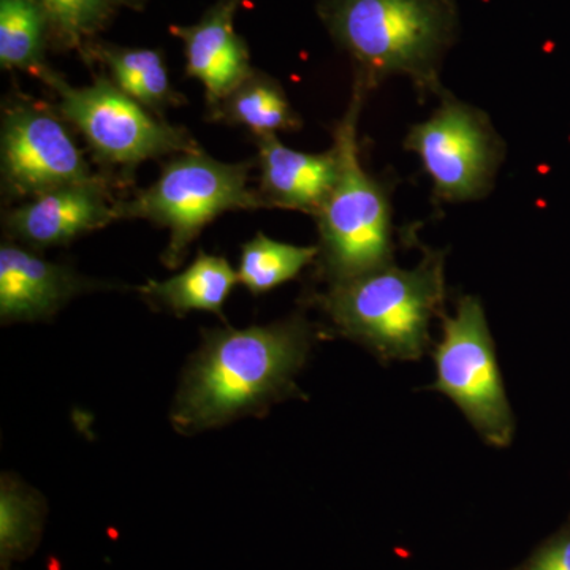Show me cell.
Returning <instances> with one entry per match:
<instances>
[{
  "label": "cell",
  "instance_id": "2",
  "mask_svg": "<svg viewBox=\"0 0 570 570\" xmlns=\"http://www.w3.org/2000/svg\"><path fill=\"white\" fill-rule=\"evenodd\" d=\"M318 14L367 92L390 77L444 92L439 71L459 33L455 0H322Z\"/></svg>",
  "mask_w": 570,
  "mask_h": 570
},
{
  "label": "cell",
  "instance_id": "19",
  "mask_svg": "<svg viewBox=\"0 0 570 570\" xmlns=\"http://www.w3.org/2000/svg\"><path fill=\"white\" fill-rule=\"evenodd\" d=\"M45 501L13 474L0 482V551L2 560H18L31 553L43 527Z\"/></svg>",
  "mask_w": 570,
  "mask_h": 570
},
{
  "label": "cell",
  "instance_id": "15",
  "mask_svg": "<svg viewBox=\"0 0 570 570\" xmlns=\"http://www.w3.org/2000/svg\"><path fill=\"white\" fill-rule=\"evenodd\" d=\"M88 59L104 63L111 81L154 115L164 118L167 108L183 102L168 78L163 52L151 48L119 47L111 43H89Z\"/></svg>",
  "mask_w": 570,
  "mask_h": 570
},
{
  "label": "cell",
  "instance_id": "22",
  "mask_svg": "<svg viewBox=\"0 0 570 570\" xmlns=\"http://www.w3.org/2000/svg\"><path fill=\"white\" fill-rule=\"evenodd\" d=\"M112 2L121 3V6L130 7V9H141L145 0H112Z\"/></svg>",
  "mask_w": 570,
  "mask_h": 570
},
{
  "label": "cell",
  "instance_id": "6",
  "mask_svg": "<svg viewBox=\"0 0 570 570\" xmlns=\"http://www.w3.org/2000/svg\"><path fill=\"white\" fill-rule=\"evenodd\" d=\"M36 78L55 92L56 110L82 135L100 165L134 171L145 160L200 149L186 129L165 122L121 91L111 78L97 77L92 85L71 86L48 66Z\"/></svg>",
  "mask_w": 570,
  "mask_h": 570
},
{
  "label": "cell",
  "instance_id": "3",
  "mask_svg": "<svg viewBox=\"0 0 570 570\" xmlns=\"http://www.w3.org/2000/svg\"><path fill=\"white\" fill-rule=\"evenodd\" d=\"M444 255L428 253L415 268L387 265L318 296L337 335L385 360H417L430 344V325L444 306Z\"/></svg>",
  "mask_w": 570,
  "mask_h": 570
},
{
  "label": "cell",
  "instance_id": "10",
  "mask_svg": "<svg viewBox=\"0 0 570 570\" xmlns=\"http://www.w3.org/2000/svg\"><path fill=\"white\" fill-rule=\"evenodd\" d=\"M110 184L61 187L32 197L3 216L10 239L31 249L69 245L115 223Z\"/></svg>",
  "mask_w": 570,
  "mask_h": 570
},
{
  "label": "cell",
  "instance_id": "11",
  "mask_svg": "<svg viewBox=\"0 0 570 570\" xmlns=\"http://www.w3.org/2000/svg\"><path fill=\"white\" fill-rule=\"evenodd\" d=\"M108 287L82 277L70 266L45 261L31 247L0 246V318L2 324L51 318L75 296Z\"/></svg>",
  "mask_w": 570,
  "mask_h": 570
},
{
  "label": "cell",
  "instance_id": "8",
  "mask_svg": "<svg viewBox=\"0 0 570 570\" xmlns=\"http://www.w3.org/2000/svg\"><path fill=\"white\" fill-rule=\"evenodd\" d=\"M404 146L419 156L438 200L475 202L493 189L504 142L489 115L444 92L426 121L409 130Z\"/></svg>",
  "mask_w": 570,
  "mask_h": 570
},
{
  "label": "cell",
  "instance_id": "21",
  "mask_svg": "<svg viewBox=\"0 0 570 570\" xmlns=\"http://www.w3.org/2000/svg\"><path fill=\"white\" fill-rule=\"evenodd\" d=\"M528 570H570V534L560 535L532 558Z\"/></svg>",
  "mask_w": 570,
  "mask_h": 570
},
{
  "label": "cell",
  "instance_id": "16",
  "mask_svg": "<svg viewBox=\"0 0 570 570\" xmlns=\"http://www.w3.org/2000/svg\"><path fill=\"white\" fill-rule=\"evenodd\" d=\"M212 118L217 121L243 126L255 137L292 132L302 127V119L294 110L283 86L264 73L254 70L253 75L239 88H236Z\"/></svg>",
  "mask_w": 570,
  "mask_h": 570
},
{
  "label": "cell",
  "instance_id": "7",
  "mask_svg": "<svg viewBox=\"0 0 570 570\" xmlns=\"http://www.w3.org/2000/svg\"><path fill=\"white\" fill-rule=\"evenodd\" d=\"M436 382L461 409L474 430L494 448H508L515 431L489 322L475 296H463L453 317L444 318L442 340L434 352Z\"/></svg>",
  "mask_w": 570,
  "mask_h": 570
},
{
  "label": "cell",
  "instance_id": "20",
  "mask_svg": "<svg viewBox=\"0 0 570 570\" xmlns=\"http://www.w3.org/2000/svg\"><path fill=\"white\" fill-rule=\"evenodd\" d=\"M50 31V43L62 50H80L107 28L112 0H37Z\"/></svg>",
  "mask_w": 570,
  "mask_h": 570
},
{
  "label": "cell",
  "instance_id": "5",
  "mask_svg": "<svg viewBox=\"0 0 570 570\" xmlns=\"http://www.w3.org/2000/svg\"><path fill=\"white\" fill-rule=\"evenodd\" d=\"M250 167V163H220L202 148L178 154L163 165L151 186L130 200L116 202V220L145 219L168 228L163 262L167 268H178L202 230L220 214L266 208L258 190L249 187Z\"/></svg>",
  "mask_w": 570,
  "mask_h": 570
},
{
  "label": "cell",
  "instance_id": "1",
  "mask_svg": "<svg viewBox=\"0 0 570 570\" xmlns=\"http://www.w3.org/2000/svg\"><path fill=\"white\" fill-rule=\"evenodd\" d=\"M313 333L299 314L268 325L206 330L184 370L171 425L181 434L202 433L258 417L277 401L298 396L295 376L313 347Z\"/></svg>",
  "mask_w": 570,
  "mask_h": 570
},
{
  "label": "cell",
  "instance_id": "13",
  "mask_svg": "<svg viewBox=\"0 0 570 570\" xmlns=\"http://www.w3.org/2000/svg\"><path fill=\"white\" fill-rule=\"evenodd\" d=\"M261 167L258 194L266 208L294 209L316 216L337 174L335 149L322 154L295 151L277 135L255 137Z\"/></svg>",
  "mask_w": 570,
  "mask_h": 570
},
{
  "label": "cell",
  "instance_id": "9",
  "mask_svg": "<svg viewBox=\"0 0 570 570\" xmlns=\"http://www.w3.org/2000/svg\"><path fill=\"white\" fill-rule=\"evenodd\" d=\"M58 110L17 94L3 104L0 168L3 190L17 198L108 183L91 165L66 127Z\"/></svg>",
  "mask_w": 570,
  "mask_h": 570
},
{
  "label": "cell",
  "instance_id": "12",
  "mask_svg": "<svg viewBox=\"0 0 570 570\" xmlns=\"http://www.w3.org/2000/svg\"><path fill=\"white\" fill-rule=\"evenodd\" d=\"M239 0H219L193 26L170 29L184 45L187 77L205 88L209 112L253 75L249 48L235 29Z\"/></svg>",
  "mask_w": 570,
  "mask_h": 570
},
{
  "label": "cell",
  "instance_id": "4",
  "mask_svg": "<svg viewBox=\"0 0 570 570\" xmlns=\"http://www.w3.org/2000/svg\"><path fill=\"white\" fill-rule=\"evenodd\" d=\"M366 89L354 82L346 115L335 127V184L316 214L318 264L330 284L393 264L392 205L387 187L360 159L358 119Z\"/></svg>",
  "mask_w": 570,
  "mask_h": 570
},
{
  "label": "cell",
  "instance_id": "17",
  "mask_svg": "<svg viewBox=\"0 0 570 570\" xmlns=\"http://www.w3.org/2000/svg\"><path fill=\"white\" fill-rule=\"evenodd\" d=\"M47 18L37 0H0V66L37 77L47 67Z\"/></svg>",
  "mask_w": 570,
  "mask_h": 570
},
{
  "label": "cell",
  "instance_id": "14",
  "mask_svg": "<svg viewBox=\"0 0 570 570\" xmlns=\"http://www.w3.org/2000/svg\"><path fill=\"white\" fill-rule=\"evenodd\" d=\"M238 281V273L220 255L198 253L197 258L178 275L165 281L149 279L138 292L157 309L184 317L190 311H206L224 317V305Z\"/></svg>",
  "mask_w": 570,
  "mask_h": 570
},
{
  "label": "cell",
  "instance_id": "18",
  "mask_svg": "<svg viewBox=\"0 0 570 570\" xmlns=\"http://www.w3.org/2000/svg\"><path fill=\"white\" fill-rule=\"evenodd\" d=\"M318 257V246H295L257 234L239 255L238 281L253 295H264L294 281Z\"/></svg>",
  "mask_w": 570,
  "mask_h": 570
}]
</instances>
